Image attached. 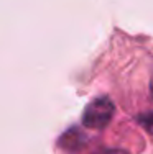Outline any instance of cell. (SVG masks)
I'll return each instance as SVG.
<instances>
[{"label":"cell","instance_id":"1","mask_svg":"<svg viewBox=\"0 0 153 154\" xmlns=\"http://www.w3.org/2000/svg\"><path fill=\"white\" fill-rule=\"evenodd\" d=\"M115 107L109 97H97L86 107L82 113V125L89 130H102L110 123Z\"/></svg>","mask_w":153,"mask_h":154},{"label":"cell","instance_id":"2","mask_svg":"<svg viewBox=\"0 0 153 154\" xmlns=\"http://www.w3.org/2000/svg\"><path fill=\"white\" fill-rule=\"evenodd\" d=\"M138 122H140V125H142V126H143L145 130L148 131V133H151V134H153V112L140 115Z\"/></svg>","mask_w":153,"mask_h":154},{"label":"cell","instance_id":"3","mask_svg":"<svg viewBox=\"0 0 153 154\" xmlns=\"http://www.w3.org/2000/svg\"><path fill=\"white\" fill-rule=\"evenodd\" d=\"M100 154H117V152H110V151H107V152H100Z\"/></svg>","mask_w":153,"mask_h":154}]
</instances>
